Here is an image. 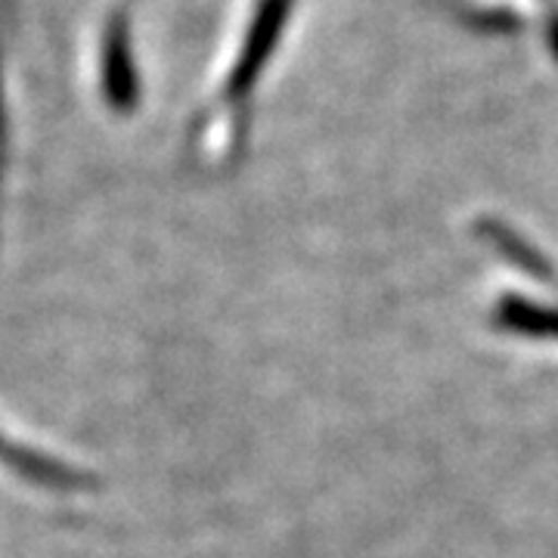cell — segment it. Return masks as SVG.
Segmentation results:
<instances>
[{"label":"cell","mask_w":558,"mask_h":558,"mask_svg":"<svg viewBox=\"0 0 558 558\" xmlns=\"http://www.w3.org/2000/svg\"><path fill=\"white\" fill-rule=\"evenodd\" d=\"M106 90L116 106H131L134 97V78H131V62H128V50H124V38L116 35L106 47Z\"/></svg>","instance_id":"6da1fadb"},{"label":"cell","mask_w":558,"mask_h":558,"mask_svg":"<svg viewBox=\"0 0 558 558\" xmlns=\"http://www.w3.org/2000/svg\"><path fill=\"white\" fill-rule=\"evenodd\" d=\"M0 459H3V462H13V465H20L22 472L35 481H47V484H65V481H69L65 469L53 465V462H47V459L35 457V453L13 450V447H10V444H7L3 438H0Z\"/></svg>","instance_id":"7a4b0ae2"}]
</instances>
